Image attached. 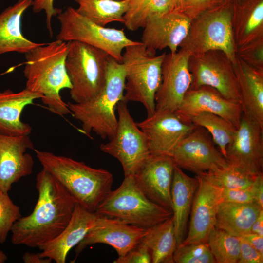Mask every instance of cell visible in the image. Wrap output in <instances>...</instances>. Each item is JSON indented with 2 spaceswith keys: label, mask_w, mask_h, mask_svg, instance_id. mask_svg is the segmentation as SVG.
Instances as JSON below:
<instances>
[{
  "label": "cell",
  "mask_w": 263,
  "mask_h": 263,
  "mask_svg": "<svg viewBox=\"0 0 263 263\" xmlns=\"http://www.w3.org/2000/svg\"><path fill=\"white\" fill-rule=\"evenodd\" d=\"M34 150L29 135L0 134V189L8 193L12 185L33 172L34 160L27 152Z\"/></svg>",
  "instance_id": "17"
},
{
  "label": "cell",
  "mask_w": 263,
  "mask_h": 263,
  "mask_svg": "<svg viewBox=\"0 0 263 263\" xmlns=\"http://www.w3.org/2000/svg\"><path fill=\"white\" fill-rule=\"evenodd\" d=\"M228 0H177L176 10L191 19L202 14L225 4Z\"/></svg>",
  "instance_id": "36"
},
{
  "label": "cell",
  "mask_w": 263,
  "mask_h": 263,
  "mask_svg": "<svg viewBox=\"0 0 263 263\" xmlns=\"http://www.w3.org/2000/svg\"><path fill=\"white\" fill-rule=\"evenodd\" d=\"M55 0H32V11L36 13L44 11L46 15V26L50 37L53 34L52 20L62 10L54 7Z\"/></svg>",
  "instance_id": "39"
},
{
  "label": "cell",
  "mask_w": 263,
  "mask_h": 263,
  "mask_svg": "<svg viewBox=\"0 0 263 263\" xmlns=\"http://www.w3.org/2000/svg\"><path fill=\"white\" fill-rule=\"evenodd\" d=\"M263 209L255 203L222 201L219 205L215 227L241 237L251 232V227Z\"/></svg>",
  "instance_id": "26"
},
{
  "label": "cell",
  "mask_w": 263,
  "mask_h": 263,
  "mask_svg": "<svg viewBox=\"0 0 263 263\" xmlns=\"http://www.w3.org/2000/svg\"><path fill=\"white\" fill-rule=\"evenodd\" d=\"M255 203L263 209V173L258 175L253 184Z\"/></svg>",
  "instance_id": "43"
},
{
  "label": "cell",
  "mask_w": 263,
  "mask_h": 263,
  "mask_svg": "<svg viewBox=\"0 0 263 263\" xmlns=\"http://www.w3.org/2000/svg\"><path fill=\"white\" fill-rule=\"evenodd\" d=\"M68 42L59 39L44 43L25 54L23 69L26 88L42 95V103L52 113L61 116L71 113L60 94L72 85L65 62Z\"/></svg>",
  "instance_id": "2"
},
{
  "label": "cell",
  "mask_w": 263,
  "mask_h": 263,
  "mask_svg": "<svg viewBox=\"0 0 263 263\" xmlns=\"http://www.w3.org/2000/svg\"><path fill=\"white\" fill-rule=\"evenodd\" d=\"M227 162L248 174L263 173V126L243 113L234 139L226 149Z\"/></svg>",
  "instance_id": "13"
},
{
  "label": "cell",
  "mask_w": 263,
  "mask_h": 263,
  "mask_svg": "<svg viewBox=\"0 0 263 263\" xmlns=\"http://www.w3.org/2000/svg\"><path fill=\"white\" fill-rule=\"evenodd\" d=\"M176 263H216L207 243L180 244L173 254Z\"/></svg>",
  "instance_id": "34"
},
{
  "label": "cell",
  "mask_w": 263,
  "mask_h": 263,
  "mask_svg": "<svg viewBox=\"0 0 263 263\" xmlns=\"http://www.w3.org/2000/svg\"><path fill=\"white\" fill-rule=\"evenodd\" d=\"M177 0H130L123 24L130 31L144 28L147 20L176 9Z\"/></svg>",
  "instance_id": "30"
},
{
  "label": "cell",
  "mask_w": 263,
  "mask_h": 263,
  "mask_svg": "<svg viewBox=\"0 0 263 263\" xmlns=\"http://www.w3.org/2000/svg\"><path fill=\"white\" fill-rule=\"evenodd\" d=\"M240 240V251L238 263H263V255L242 237Z\"/></svg>",
  "instance_id": "41"
},
{
  "label": "cell",
  "mask_w": 263,
  "mask_h": 263,
  "mask_svg": "<svg viewBox=\"0 0 263 263\" xmlns=\"http://www.w3.org/2000/svg\"><path fill=\"white\" fill-rule=\"evenodd\" d=\"M136 124L147 138L151 154L169 156L177 144L197 127L174 112L164 110H155Z\"/></svg>",
  "instance_id": "14"
},
{
  "label": "cell",
  "mask_w": 263,
  "mask_h": 263,
  "mask_svg": "<svg viewBox=\"0 0 263 263\" xmlns=\"http://www.w3.org/2000/svg\"><path fill=\"white\" fill-rule=\"evenodd\" d=\"M175 166L169 155L151 154L133 175L149 199L171 211V190Z\"/></svg>",
  "instance_id": "18"
},
{
  "label": "cell",
  "mask_w": 263,
  "mask_h": 263,
  "mask_svg": "<svg viewBox=\"0 0 263 263\" xmlns=\"http://www.w3.org/2000/svg\"><path fill=\"white\" fill-rule=\"evenodd\" d=\"M125 69L124 65L110 56L107 75L102 91L95 98L83 103L68 102L73 117L81 123L87 135L94 132L102 139H111L117 126L115 110L124 99Z\"/></svg>",
  "instance_id": "4"
},
{
  "label": "cell",
  "mask_w": 263,
  "mask_h": 263,
  "mask_svg": "<svg viewBox=\"0 0 263 263\" xmlns=\"http://www.w3.org/2000/svg\"><path fill=\"white\" fill-rule=\"evenodd\" d=\"M38 201L32 212L13 225L11 243L38 248L56 238L68 224L76 202L66 188L48 171L36 175Z\"/></svg>",
  "instance_id": "1"
},
{
  "label": "cell",
  "mask_w": 263,
  "mask_h": 263,
  "mask_svg": "<svg viewBox=\"0 0 263 263\" xmlns=\"http://www.w3.org/2000/svg\"><path fill=\"white\" fill-rule=\"evenodd\" d=\"M127 103L125 99L118 103L115 133L99 147L120 162L124 176L133 175L151 155L147 138L131 115Z\"/></svg>",
  "instance_id": "10"
},
{
  "label": "cell",
  "mask_w": 263,
  "mask_h": 263,
  "mask_svg": "<svg viewBox=\"0 0 263 263\" xmlns=\"http://www.w3.org/2000/svg\"><path fill=\"white\" fill-rule=\"evenodd\" d=\"M188 120L196 126L207 131L225 158L226 149L234 139L237 128L225 118L208 112L197 113Z\"/></svg>",
  "instance_id": "31"
},
{
  "label": "cell",
  "mask_w": 263,
  "mask_h": 263,
  "mask_svg": "<svg viewBox=\"0 0 263 263\" xmlns=\"http://www.w3.org/2000/svg\"><path fill=\"white\" fill-rule=\"evenodd\" d=\"M243 113L263 126V78L260 72L247 66L234 72Z\"/></svg>",
  "instance_id": "27"
},
{
  "label": "cell",
  "mask_w": 263,
  "mask_h": 263,
  "mask_svg": "<svg viewBox=\"0 0 263 263\" xmlns=\"http://www.w3.org/2000/svg\"><path fill=\"white\" fill-rule=\"evenodd\" d=\"M198 174L220 189H231L249 188L257 177L252 176L229 163L224 167Z\"/></svg>",
  "instance_id": "32"
},
{
  "label": "cell",
  "mask_w": 263,
  "mask_h": 263,
  "mask_svg": "<svg viewBox=\"0 0 263 263\" xmlns=\"http://www.w3.org/2000/svg\"><path fill=\"white\" fill-rule=\"evenodd\" d=\"M230 1L234 2H240L244 0H229Z\"/></svg>",
  "instance_id": "48"
},
{
  "label": "cell",
  "mask_w": 263,
  "mask_h": 263,
  "mask_svg": "<svg viewBox=\"0 0 263 263\" xmlns=\"http://www.w3.org/2000/svg\"><path fill=\"white\" fill-rule=\"evenodd\" d=\"M233 2L225 4L207 11L194 19L186 38L182 42L184 49L192 54H202L209 51H223L227 58L235 60L232 30Z\"/></svg>",
  "instance_id": "8"
},
{
  "label": "cell",
  "mask_w": 263,
  "mask_h": 263,
  "mask_svg": "<svg viewBox=\"0 0 263 263\" xmlns=\"http://www.w3.org/2000/svg\"><path fill=\"white\" fill-rule=\"evenodd\" d=\"M34 150L43 169L66 188L76 203L87 210L95 212L111 192L113 178L108 170L92 168L83 162L51 152Z\"/></svg>",
  "instance_id": "3"
},
{
  "label": "cell",
  "mask_w": 263,
  "mask_h": 263,
  "mask_svg": "<svg viewBox=\"0 0 263 263\" xmlns=\"http://www.w3.org/2000/svg\"><path fill=\"white\" fill-rule=\"evenodd\" d=\"M148 229L99 215L95 224L75 246V260L86 247L96 244H108L118 257L123 256L141 243Z\"/></svg>",
  "instance_id": "15"
},
{
  "label": "cell",
  "mask_w": 263,
  "mask_h": 263,
  "mask_svg": "<svg viewBox=\"0 0 263 263\" xmlns=\"http://www.w3.org/2000/svg\"><path fill=\"white\" fill-rule=\"evenodd\" d=\"M207 244L217 263H238L240 238L214 226L208 236Z\"/></svg>",
  "instance_id": "33"
},
{
  "label": "cell",
  "mask_w": 263,
  "mask_h": 263,
  "mask_svg": "<svg viewBox=\"0 0 263 263\" xmlns=\"http://www.w3.org/2000/svg\"><path fill=\"white\" fill-rule=\"evenodd\" d=\"M42 95L26 88L19 92L8 89L0 92V134L7 136L29 135L32 127L21 120L24 108L34 104Z\"/></svg>",
  "instance_id": "22"
},
{
  "label": "cell",
  "mask_w": 263,
  "mask_h": 263,
  "mask_svg": "<svg viewBox=\"0 0 263 263\" xmlns=\"http://www.w3.org/2000/svg\"><path fill=\"white\" fill-rule=\"evenodd\" d=\"M250 0L249 17L245 28L246 33H249L258 27L263 20V0Z\"/></svg>",
  "instance_id": "40"
},
{
  "label": "cell",
  "mask_w": 263,
  "mask_h": 263,
  "mask_svg": "<svg viewBox=\"0 0 263 263\" xmlns=\"http://www.w3.org/2000/svg\"><path fill=\"white\" fill-rule=\"evenodd\" d=\"M170 156L176 166L196 175L228 164L207 131L198 126L177 144Z\"/></svg>",
  "instance_id": "11"
},
{
  "label": "cell",
  "mask_w": 263,
  "mask_h": 263,
  "mask_svg": "<svg viewBox=\"0 0 263 263\" xmlns=\"http://www.w3.org/2000/svg\"><path fill=\"white\" fill-rule=\"evenodd\" d=\"M32 0H18L0 13V56L17 52L26 54L43 43L32 41L22 34V18Z\"/></svg>",
  "instance_id": "23"
},
{
  "label": "cell",
  "mask_w": 263,
  "mask_h": 263,
  "mask_svg": "<svg viewBox=\"0 0 263 263\" xmlns=\"http://www.w3.org/2000/svg\"><path fill=\"white\" fill-rule=\"evenodd\" d=\"M68 42L65 65L72 85L70 96L75 103L87 102L97 96L105 85L110 56L81 42Z\"/></svg>",
  "instance_id": "7"
},
{
  "label": "cell",
  "mask_w": 263,
  "mask_h": 263,
  "mask_svg": "<svg viewBox=\"0 0 263 263\" xmlns=\"http://www.w3.org/2000/svg\"><path fill=\"white\" fill-rule=\"evenodd\" d=\"M166 55L150 51L141 41L127 46L122 54L125 69L124 99L145 107L147 116L155 111V94L161 82V66Z\"/></svg>",
  "instance_id": "6"
},
{
  "label": "cell",
  "mask_w": 263,
  "mask_h": 263,
  "mask_svg": "<svg viewBox=\"0 0 263 263\" xmlns=\"http://www.w3.org/2000/svg\"><path fill=\"white\" fill-rule=\"evenodd\" d=\"M221 189L222 201L237 203H255L253 184L246 188Z\"/></svg>",
  "instance_id": "37"
},
{
  "label": "cell",
  "mask_w": 263,
  "mask_h": 263,
  "mask_svg": "<svg viewBox=\"0 0 263 263\" xmlns=\"http://www.w3.org/2000/svg\"><path fill=\"white\" fill-rule=\"evenodd\" d=\"M114 263H151V256L149 249L142 242L126 255L118 257Z\"/></svg>",
  "instance_id": "38"
},
{
  "label": "cell",
  "mask_w": 263,
  "mask_h": 263,
  "mask_svg": "<svg viewBox=\"0 0 263 263\" xmlns=\"http://www.w3.org/2000/svg\"><path fill=\"white\" fill-rule=\"evenodd\" d=\"M21 216L19 206L15 204L8 193L0 189V243H4L14 223Z\"/></svg>",
  "instance_id": "35"
},
{
  "label": "cell",
  "mask_w": 263,
  "mask_h": 263,
  "mask_svg": "<svg viewBox=\"0 0 263 263\" xmlns=\"http://www.w3.org/2000/svg\"><path fill=\"white\" fill-rule=\"evenodd\" d=\"M174 112L188 120L197 113H210L225 118L237 128L243 114L240 102L228 99L215 89L207 86L189 89Z\"/></svg>",
  "instance_id": "19"
},
{
  "label": "cell",
  "mask_w": 263,
  "mask_h": 263,
  "mask_svg": "<svg viewBox=\"0 0 263 263\" xmlns=\"http://www.w3.org/2000/svg\"><path fill=\"white\" fill-rule=\"evenodd\" d=\"M191 54L182 49L165 55L161 66V82L155 94V110L174 112L192 83L189 70Z\"/></svg>",
  "instance_id": "12"
},
{
  "label": "cell",
  "mask_w": 263,
  "mask_h": 263,
  "mask_svg": "<svg viewBox=\"0 0 263 263\" xmlns=\"http://www.w3.org/2000/svg\"><path fill=\"white\" fill-rule=\"evenodd\" d=\"M22 260L25 263H51L52 260L48 257H43L39 253L25 252Z\"/></svg>",
  "instance_id": "44"
},
{
  "label": "cell",
  "mask_w": 263,
  "mask_h": 263,
  "mask_svg": "<svg viewBox=\"0 0 263 263\" xmlns=\"http://www.w3.org/2000/svg\"><path fill=\"white\" fill-rule=\"evenodd\" d=\"M98 216L76 203L64 229L54 239L38 247L41 250L40 256L49 258L56 263H65L69 252L82 240Z\"/></svg>",
  "instance_id": "21"
},
{
  "label": "cell",
  "mask_w": 263,
  "mask_h": 263,
  "mask_svg": "<svg viewBox=\"0 0 263 263\" xmlns=\"http://www.w3.org/2000/svg\"><path fill=\"white\" fill-rule=\"evenodd\" d=\"M242 237L260 253L263 255V236L250 232Z\"/></svg>",
  "instance_id": "42"
},
{
  "label": "cell",
  "mask_w": 263,
  "mask_h": 263,
  "mask_svg": "<svg viewBox=\"0 0 263 263\" xmlns=\"http://www.w3.org/2000/svg\"><path fill=\"white\" fill-rule=\"evenodd\" d=\"M192 19L177 10L149 19L143 28L141 42L151 52L168 48L172 54L186 38Z\"/></svg>",
  "instance_id": "20"
},
{
  "label": "cell",
  "mask_w": 263,
  "mask_h": 263,
  "mask_svg": "<svg viewBox=\"0 0 263 263\" xmlns=\"http://www.w3.org/2000/svg\"><path fill=\"white\" fill-rule=\"evenodd\" d=\"M95 212L146 228L164 221L173 215L172 211L149 199L137 184L133 175L124 176L121 185L111 191Z\"/></svg>",
  "instance_id": "5"
},
{
  "label": "cell",
  "mask_w": 263,
  "mask_h": 263,
  "mask_svg": "<svg viewBox=\"0 0 263 263\" xmlns=\"http://www.w3.org/2000/svg\"><path fill=\"white\" fill-rule=\"evenodd\" d=\"M198 180L175 166L171 190L172 210L177 245L185 238L187 225Z\"/></svg>",
  "instance_id": "25"
},
{
  "label": "cell",
  "mask_w": 263,
  "mask_h": 263,
  "mask_svg": "<svg viewBox=\"0 0 263 263\" xmlns=\"http://www.w3.org/2000/svg\"><path fill=\"white\" fill-rule=\"evenodd\" d=\"M198 186L190 210L189 230L181 244L207 243L209 233L215 226L216 213L222 201L221 189L200 174H196Z\"/></svg>",
  "instance_id": "16"
},
{
  "label": "cell",
  "mask_w": 263,
  "mask_h": 263,
  "mask_svg": "<svg viewBox=\"0 0 263 263\" xmlns=\"http://www.w3.org/2000/svg\"><path fill=\"white\" fill-rule=\"evenodd\" d=\"M77 12L94 23L105 27L114 22L123 23L130 0H75Z\"/></svg>",
  "instance_id": "29"
},
{
  "label": "cell",
  "mask_w": 263,
  "mask_h": 263,
  "mask_svg": "<svg viewBox=\"0 0 263 263\" xmlns=\"http://www.w3.org/2000/svg\"><path fill=\"white\" fill-rule=\"evenodd\" d=\"M60 29L56 39L81 42L106 52L122 63V50L139 41L129 38L123 29L99 25L79 14L75 9L67 7L57 15Z\"/></svg>",
  "instance_id": "9"
},
{
  "label": "cell",
  "mask_w": 263,
  "mask_h": 263,
  "mask_svg": "<svg viewBox=\"0 0 263 263\" xmlns=\"http://www.w3.org/2000/svg\"><path fill=\"white\" fill-rule=\"evenodd\" d=\"M8 259L7 255L2 250H0V263H5Z\"/></svg>",
  "instance_id": "46"
},
{
  "label": "cell",
  "mask_w": 263,
  "mask_h": 263,
  "mask_svg": "<svg viewBox=\"0 0 263 263\" xmlns=\"http://www.w3.org/2000/svg\"><path fill=\"white\" fill-rule=\"evenodd\" d=\"M150 250L152 263H173L177 246L172 216L149 228L141 241Z\"/></svg>",
  "instance_id": "28"
},
{
  "label": "cell",
  "mask_w": 263,
  "mask_h": 263,
  "mask_svg": "<svg viewBox=\"0 0 263 263\" xmlns=\"http://www.w3.org/2000/svg\"></svg>",
  "instance_id": "49"
},
{
  "label": "cell",
  "mask_w": 263,
  "mask_h": 263,
  "mask_svg": "<svg viewBox=\"0 0 263 263\" xmlns=\"http://www.w3.org/2000/svg\"><path fill=\"white\" fill-rule=\"evenodd\" d=\"M192 75L190 89L207 86L216 90L225 98L240 102L234 71L224 62L201 60L189 65Z\"/></svg>",
  "instance_id": "24"
},
{
  "label": "cell",
  "mask_w": 263,
  "mask_h": 263,
  "mask_svg": "<svg viewBox=\"0 0 263 263\" xmlns=\"http://www.w3.org/2000/svg\"><path fill=\"white\" fill-rule=\"evenodd\" d=\"M256 56L259 60L262 61L263 60V49L262 48L260 49L257 51Z\"/></svg>",
  "instance_id": "47"
},
{
  "label": "cell",
  "mask_w": 263,
  "mask_h": 263,
  "mask_svg": "<svg viewBox=\"0 0 263 263\" xmlns=\"http://www.w3.org/2000/svg\"><path fill=\"white\" fill-rule=\"evenodd\" d=\"M251 232L263 236V209L261 211L253 223L251 228Z\"/></svg>",
  "instance_id": "45"
}]
</instances>
